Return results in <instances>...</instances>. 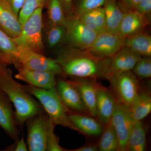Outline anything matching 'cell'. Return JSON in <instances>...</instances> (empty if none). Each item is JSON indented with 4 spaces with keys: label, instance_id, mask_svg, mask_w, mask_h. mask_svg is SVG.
Listing matches in <instances>:
<instances>
[{
    "label": "cell",
    "instance_id": "6da1fadb",
    "mask_svg": "<svg viewBox=\"0 0 151 151\" xmlns=\"http://www.w3.org/2000/svg\"><path fill=\"white\" fill-rule=\"evenodd\" d=\"M111 58L97 57L88 49L65 45L58 51L55 59L61 68L63 76L105 78Z\"/></svg>",
    "mask_w": 151,
    "mask_h": 151
},
{
    "label": "cell",
    "instance_id": "7a4b0ae2",
    "mask_svg": "<svg viewBox=\"0 0 151 151\" xmlns=\"http://www.w3.org/2000/svg\"><path fill=\"white\" fill-rule=\"evenodd\" d=\"M0 89L14 107L15 118L22 131L28 119L45 112L40 102L13 78L12 70L7 65H0Z\"/></svg>",
    "mask_w": 151,
    "mask_h": 151
},
{
    "label": "cell",
    "instance_id": "3957f363",
    "mask_svg": "<svg viewBox=\"0 0 151 151\" xmlns=\"http://www.w3.org/2000/svg\"><path fill=\"white\" fill-rule=\"evenodd\" d=\"M22 86L28 93L35 97L40 102L55 126L60 125L78 132L68 116L69 113L72 111L63 103L55 87L45 89L29 84Z\"/></svg>",
    "mask_w": 151,
    "mask_h": 151
},
{
    "label": "cell",
    "instance_id": "277c9868",
    "mask_svg": "<svg viewBox=\"0 0 151 151\" xmlns=\"http://www.w3.org/2000/svg\"><path fill=\"white\" fill-rule=\"evenodd\" d=\"M42 9V8L36 9L23 24L20 35L13 39L19 47L42 54L44 51Z\"/></svg>",
    "mask_w": 151,
    "mask_h": 151
},
{
    "label": "cell",
    "instance_id": "5b68a950",
    "mask_svg": "<svg viewBox=\"0 0 151 151\" xmlns=\"http://www.w3.org/2000/svg\"><path fill=\"white\" fill-rule=\"evenodd\" d=\"M64 26L65 33L63 43L71 47L88 49L97 35L85 25L74 14L66 17Z\"/></svg>",
    "mask_w": 151,
    "mask_h": 151
},
{
    "label": "cell",
    "instance_id": "8992f818",
    "mask_svg": "<svg viewBox=\"0 0 151 151\" xmlns=\"http://www.w3.org/2000/svg\"><path fill=\"white\" fill-rule=\"evenodd\" d=\"M14 65L17 69L23 68L52 72L57 76H63L61 68L55 59L19 47L16 60Z\"/></svg>",
    "mask_w": 151,
    "mask_h": 151
},
{
    "label": "cell",
    "instance_id": "52a82bcc",
    "mask_svg": "<svg viewBox=\"0 0 151 151\" xmlns=\"http://www.w3.org/2000/svg\"><path fill=\"white\" fill-rule=\"evenodd\" d=\"M117 102L130 107L139 93V84L131 71L116 76L109 80Z\"/></svg>",
    "mask_w": 151,
    "mask_h": 151
},
{
    "label": "cell",
    "instance_id": "ba28073f",
    "mask_svg": "<svg viewBox=\"0 0 151 151\" xmlns=\"http://www.w3.org/2000/svg\"><path fill=\"white\" fill-rule=\"evenodd\" d=\"M50 120L45 112L28 119L27 144L30 151H46V139Z\"/></svg>",
    "mask_w": 151,
    "mask_h": 151
},
{
    "label": "cell",
    "instance_id": "9c48e42d",
    "mask_svg": "<svg viewBox=\"0 0 151 151\" xmlns=\"http://www.w3.org/2000/svg\"><path fill=\"white\" fill-rule=\"evenodd\" d=\"M111 122L118 137L119 151H127L129 137L136 122L129 107L117 102Z\"/></svg>",
    "mask_w": 151,
    "mask_h": 151
},
{
    "label": "cell",
    "instance_id": "30bf717a",
    "mask_svg": "<svg viewBox=\"0 0 151 151\" xmlns=\"http://www.w3.org/2000/svg\"><path fill=\"white\" fill-rule=\"evenodd\" d=\"M124 46V38L105 31L97 35L88 50L97 57L109 58Z\"/></svg>",
    "mask_w": 151,
    "mask_h": 151
},
{
    "label": "cell",
    "instance_id": "8fae6325",
    "mask_svg": "<svg viewBox=\"0 0 151 151\" xmlns=\"http://www.w3.org/2000/svg\"><path fill=\"white\" fill-rule=\"evenodd\" d=\"M141 58L131 49L124 46L111 58L105 79L109 81L116 76L131 71Z\"/></svg>",
    "mask_w": 151,
    "mask_h": 151
},
{
    "label": "cell",
    "instance_id": "7c38bea8",
    "mask_svg": "<svg viewBox=\"0 0 151 151\" xmlns=\"http://www.w3.org/2000/svg\"><path fill=\"white\" fill-rule=\"evenodd\" d=\"M68 81L78 90L89 116L97 117V93L100 85L97 78L71 77Z\"/></svg>",
    "mask_w": 151,
    "mask_h": 151
},
{
    "label": "cell",
    "instance_id": "4fadbf2b",
    "mask_svg": "<svg viewBox=\"0 0 151 151\" xmlns=\"http://www.w3.org/2000/svg\"><path fill=\"white\" fill-rule=\"evenodd\" d=\"M0 127L14 142L19 139L20 129L15 118L12 104L6 94L0 89Z\"/></svg>",
    "mask_w": 151,
    "mask_h": 151
},
{
    "label": "cell",
    "instance_id": "5bb4252c",
    "mask_svg": "<svg viewBox=\"0 0 151 151\" xmlns=\"http://www.w3.org/2000/svg\"><path fill=\"white\" fill-rule=\"evenodd\" d=\"M55 88L63 102L70 111L89 115L78 90L68 79L58 80Z\"/></svg>",
    "mask_w": 151,
    "mask_h": 151
},
{
    "label": "cell",
    "instance_id": "9a60e30c",
    "mask_svg": "<svg viewBox=\"0 0 151 151\" xmlns=\"http://www.w3.org/2000/svg\"><path fill=\"white\" fill-rule=\"evenodd\" d=\"M15 78L24 81L27 84L45 89L55 87L57 80L54 73L42 70L20 68L17 69Z\"/></svg>",
    "mask_w": 151,
    "mask_h": 151
},
{
    "label": "cell",
    "instance_id": "2e32d148",
    "mask_svg": "<svg viewBox=\"0 0 151 151\" xmlns=\"http://www.w3.org/2000/svg\"><path fill=\"white\" fill-rule=\"evenodd\" d=\"M117 103L114 94L100 85L97 93V117L101 124L106 125L111 122Z\"/></svg>",
    "mask_w": 151,
    "mask_h": 151
},
{
    "label": "cell",
    "instance_id": "e0dca14e",
    "mask_svg": "<svg viewBox=\"0 0 151 151\" xmlns=\"http://www.w3.org/2000/svg\"><path fill=\"white\" fill-rule=\"evenodd\" d=\"M22 25L6 0H0V29L12 39L18 37Z\"/></svg>",
    "mask_w": 151,
    "mask_h": 151
},
{
    "label": "cell",
    "instance_id": "ac0fdd59",
    "mask_svg": "<svg viewBox=\"0 0 151 151\" xmlns=\"http://www.w3.org/2000/svg\"><path fill=\"white\" fill-rule=\"evenodd\" d=\"M146 18L134 10L124 12L118 35L124 39L142 32L148 24Z\"/></svg>",
    "mask_w": 151,
    "mask_h": 151
},
{
    "label": "cell",
    "instance_id": "d6986e66",
    "mask_svg": "<svg viewBox=\"0 0 151 151\" xmlns=\"http://www.w3.org/2000/svg\"><path fill=\"white\" fill-rule=\"evenodd\" d=\"M68 116L79 133L91 136L102 134L103 130L102 124L92 116L73 112L69 113Z\"/></svg>",
    "mask_w": 151,
    "mask_h": 151
},
{
    "label": "cell",
    "instance_id": "ffe728a7",
    "mask_svg": "<svg viewBox=\"0 0 151 151\" xmlns=\"http://www.w3.org/2000/svg\"><path fill=\"white\" fill-rule=\"evenodd\" d=\"M106 31L118 34L124 12L115 0H106L104 5Z\"/></svg>",
    "mask_w": 151,
    "mask_h": 151
},
{
    "label": "cell",
    "instance_id": "44dd1931",
    "mask_svg": "<svg viewBox=\"0 0 151 151\" xmlns=\"http://www.w3.org/2000/svg\"><path fill=\"white\" fill-rule=\"evenodd\" d=\"M78 17L97 34L106 31L105 9L103 7L86 12Z\"/></svg>",
    "mask_w": 151,
    "mask_h": 151
},
{
    "label": "cell",
    "instance_id": "7402d4cb",
    "mask_svg": "<svg viewBox=\"0 0 151 151\" xmlns=\"http://www.w3.org/2000/svg\"><path fill=\"white\" fill-rule=\"evenodd\" d=\"M124 46L142 56L151 55V37L144 31L124 39Z\"/></svg>",
    "mask_w": 151,
    "mask_h": 151
},
{
    "label": "cell",
    "instance_id": "603a6c76",
    "mask_svg": "<svg viewBox=\"0 0 151 151\" xmlns=\"http://www.w3.org/2000/svg\"><path fill=\"white\" fill-rule=\"evenodd\" d=\"M18 50L19 47L13 39L0 29V58L3 63L14 65Z\"/></svg>",
    "mask_w": 151,
    "mask_h": 151
},
{
    "label": "cell",
    "instance_id": "cb8c5ba5",
    "mask_svg": "<svg viewBox=\"0 0 151 151\" xmlns=\"http://www.w3.org/2000/svg\"><path fill=\"white\" fill-rule=\"evenodd\" d=\"M146 146V132L145 126L142 121H137L129 137L127 151H144L145 150Z\"/></svg>",
    "mask_w": 151,
    "mask_h": 151
},
{
    "label": "cell",
    "instance_id": "d4e9b609",
    "mask_svg": "<svg viewBox=\"0 0 151 151\" xmlns=\"http://www.w3.org/2000/svg\"><path fill=\"white\" fill-rule=\"evenodd\" d=\"M130 108L135 122L142 121L151 113V97L150 93L140 92Z\"/></svg>",
    "mask_w": 151,
    "mask_h": 151
},
{
    "label": "cell",
    "instance_id": "484cf974",
    "mask_svg": "<svg viewBox=\"0 0 151 151\" xmlns=\"http://www.w3.org/2000/svg\"><path fill=\"white\" fill-rule=\"evenodd\" d=\"M105 126L98 143V150L119 151V141L113 124L110 122Z\"/></svg>",
    "mask_w": 151,
    "mask_h": 151
},
{
    "label": "cell",
    "instance_id": "4316f807",
    "mask_svg": "<svg viewBox=\"0 0 151 151\" xmlns=\"http://www.w3.org/2000/svg\"><path fill=\"white\" fill-rule=\"evenodd\" d=\"M45 24V37L48 47L55 48L63 43L65 33L64 26L53 24L47 21Z\"/></svg>",
    "mask_w": 151,
    "mask_h": 151
},
{
    "label": "cell",
    "instance_id": "83f0119b",
    "mask_svg": "<svg viewBox=\"0 0 151 151\" xmlns=\"http://www.w3.org/2000/svg\"><path fill=\"white\" fill-rule=\"evenodd\" d=\"M47 21L53 24L64 25L66 16L63 9L60 0H48Z\"/></svg>",
    "mask_w": 151,
    "mask_h": 151
},
{
    "label": "cell",
    "instance_id": "f1b7e54d",
    "mask_svg": "<svg viewBox=\"0 0 151 151\" xmlns=\"http://www.w3.org/2000/svg\"><path fill=\"white\" fill-rule=\"evenodd\" d=\"M48 0H24L19 14V19L23 25L36 9L46 7Z\"/></svg>",
    "mask_w": 151,
    "mask_h": 151
},
{
    "label": "cell",
    "instance_id": "f546056e",
    "mask_svg": "<svg viewBox=\"0 0 151 151\" xmlns=\"http://www.w3.org/2000/svg\"><path fill=\"white\" fill-rule=\"evenodd\" d=\"M106 0H80L76 7L74 8L73 14L76 17L81 16L86 12L101 7L105 4Z\"/></svg>",
    "mask_w": 151,
    "mask_h": 151
},
{
    "label": "cell",
    "instance_id": "4dcf8cb0",
    "mask_svg": "<svg viewBox=\"0 0 151 151\" xmlns=\"http://www.w3.org/2000/svg\"><path fill=\"white\" fill-rule=\"evenodd\" d=\"M136 76L142 78H150L151 76V59L150 58H142L137 62L132 70Z\"/></svg>",
    "mask_w": 151,
    "mask_h": 151
},
{
    "label": "cell",
    "instance_id": "1f68e13d",
    "mask_svg": "<svg viewBox=\"0 0 151 151\" xmlns=\"http://www.w3.org/2000/svg\"><path fill=\"white\" fill-rule=\"evenodd\" d=\"M55 127L50 120L47 137L46 151H68L60 145L59 138L54 132Z\"/></svg>",
    "mask_w": 151,
    "mask_h": 151
},
{
    "label": "cell",
    "instance_id": "d6a6232c",
    "mask_svg": "<svg viewBox=\"0 0 151 151\" xmlns=\"http://www.w3.org/2000/svg\"><path fill=\"white\" fill-rule=\"evenodd\" d=\"M133 10L146 17L151 12V0H142L135 6Z\"/></svg>",
    "mask_w": 151,
    "mask_h": 151
},
{
    "label": "cell",
    "instance_id": "836d02e7",
    "mask_svg": "<svg viewBox=\"0 0 151 151\" xmlns=\"http://www.w3.org/2000/svg\"><path fill=\"white\" fill-rule=\"evenodd\" d=\"M5 151H27L28 148L27 143L24 141L23 134L22 135V137L14 144L6 147L3 150Z\"/></svg>",
    "mask_w": 151,
    "mask_h": 151
},
{
    "label": "cell",
    "instance_id": "e575fe53",
    "mask_svg": "<svg viewBox=\"0 0 151 151\" xmlns=\"http://www.w3.org/2000/svg\"><path fill=\"white\" fill-rule=\"evenodd\" d=\"M60 1L65 16H68L73 14L74 7L72 0H60Z\"/></svg>",
    "mask_w": 151,
    "mask_h": 151
},
{
    "label": "cell",
    "instance_id": "d590c367",
    "mask_svg": "<svg viewBox=\"0 0 151 151\" xmlns=\"http://www.w3.org/2000/svg\"><path fill=\"white\" fill-rule=\"evenodd\" d=\"M14 13L18 16L19 12L23 5L24 0H6Z\"/></svg>",
    "mask_w": 151,
    "mask_h": 151
},
{
    "label": "cell",
    "instance_id": "8d00e7d4",
    "mask_svg": "<svg viewBox=\"0 0 151 151\" xmlns=\"http://www.w3.org/2000/svg\"><path fill=\"white\" fill-rule=\"evenodd\" d=\"M98 150V144H88L78 148L68 151H97Z\"/></svg>",
    "mask_w": 151,
    "mask_h": 151
},
{
    "label": "cell",
    "instance_id": "74e56055",
    "mask_svg": "<svg viewBox=\"0 0 151 151\" xmlns=\"http://www.w3.org/2000/svg\"><path fill=\"white\" fill-rule=\"evenodd\" d=\"M125 5L128 8L131 10L134 9L138 3L142 0H122Z\"/></svg>",
    "mask_w": 151,
    "mask_h": 151
},
{
    "label": "cell",
    "instance_id": "f35d334b",
    "mask_svg": "<svg viewBox=\"0 0 151 151\" xmlns=\"http://www.w3.org/2000/svg\"><path fill=\"white\" fill-rule=\"evenodd\" d=\"M5 65V64H4V63H3L1 60V58H0V65Z\"/></svg>",
    "mask_w": 151,
    "mask_h": 151
}]
</instances>
